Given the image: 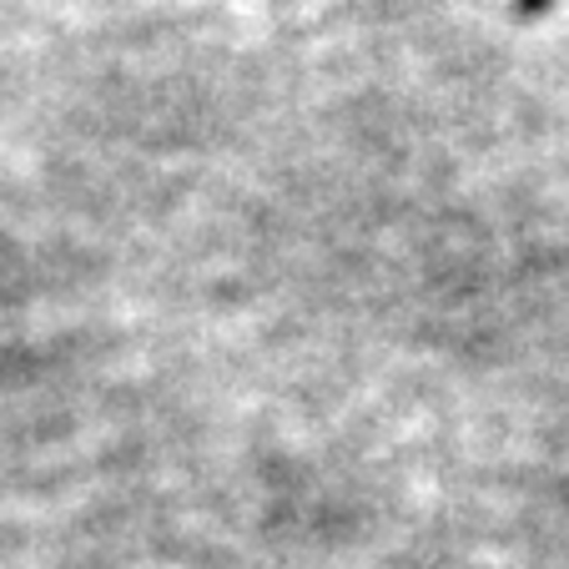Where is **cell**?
I'll list each match as a JSON object with an SVG mask.
<instances>
[{"label":"cell","instance_id":"obj_1","mask_svg":"<svg viewBox=\"0 0 569 569\" xmlns=\"http://www.w3.org/2000/svg\"><path fill=\"white\" fill-rule=\"evenodd\" d=\"M549 6H555V0H519V11H525V16H545Z\"/></svg>","mask_w":569,"mask_h":569}]
</instances>
